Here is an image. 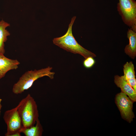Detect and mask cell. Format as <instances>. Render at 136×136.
Segmentation results:
<instances>
[{"label":"cell","mask_w":136,"mask_h":136,"mask_svg":"<svg viewBox=\"0 0 136 136\" xmlns=\"http://www.w3.org/2000/svg\"><path fill=\"white\" fill-rule=\"evenodd\" d=\"M76 18V17L74 16L72 18L67 30L64 35L53 39V44L67 51L75 54H79L85 58L89 57H96L95 54L80 45L74 37L72 27Z\"/></svg>","instance_id":"obj_1"},{"label":"cell","mask_w":136,"mask_h":136,"mask_svg":"<svg viewBox=\"0 0 136 136\" xmlns=\"http://www.w3.org/2000/svg\"><path fill=\"white\" fill-rule=\"evenodd\" d=\"M23 127L28 128L34 126L39 117L36 101L30 94L22 99L17 106Z\"/></svg>","instance_id":"obj_2"},{"label":"cell","mask_w":136,"mask_h":136,"mask_svg":"<svg viewBox=\"0 0 136 136\" xmlns=\"http://www.w3.org/2000/svg\"><path fill=\"white\" fill-rule=\"evenodd\" d=\"M52 68L49 66L39 70L28 71L23 74L13 85L12 91L14 94H21L29 88L36 80L45 76L50 79L54 78V72H51Z\"/></svg>","instance_id":"obj_3"},{"label":"cell","mask_w":136,"mask_h":136,"mask_svg":"<svg viewBox=\"0 0 136 136\" xmlns=\"http://www.w3.org/2000/svg\"><path fill=\"white\" fill-rule=\"evenodd\" d=\"M117 9L124 23L136 31V2L134 0H119Z\"/></svg>","instance_id":"obj_4"},{"label":"cell","mask_w":136,"mask_h":136,"mask_svg":"<svg viewBox=\"0 0 136 136\" xmlns=\"http://www.w3.org/2000/svg\"><path fill=\"white\" fill-rule=\"evenodd\" d=\"M3 118L7 125V131L5 135L6 136H11L14 133L20 132L23 127L17 106L6 111Z\"/></svg>","instance_id":"obj_5"},{"label":"cell","mask_w":136,"mask_h":136,"mask_svg":"<svg viewBox=\"0 0 136 136\" xmlns=\"http://www.w3.org/2000/svg\"><path fill=\"white\" fill-rule=\"evenodd\" d=\"M115 102L122 118L130 123L134 118L132 111L133 102L127 95L121 92L116 95Z\"/></svg>","instance_id":"obj_6"},{"label":"cell","mask_w":136,"mask_h":136,"mask_svg":"<svg viewBox=\"0 0 136 136\" xmlns=\"http://www.w3.org/2000/svg\"><path fill=\"white\" fill-rule=\"evenodd\" d=\"M20 64L17 60L9 58L0 53V79L9 71L17 69Z\"/></svg>","instance_id":"obj_7"},{"label":"cell","mask_w":136,"mask_h":136,"mask_svg":"<svg viewBox=\"0 0 136 136\" xmlns=\"http://www.w3.org/2000/svg\"><path fill=\"white\" fill-rule=\"evenodd\" d=\"M114 82L117 86L121 89V92L127 95L133 102L136 101V93L132 88L121 76L118 75L114 77Z\"/></svg>","instance_id":"obj_8"},{"label":"cell","mask_w":136,"mask_h":136,"mask_svg":"<svg viewBox=\"0 0 136 136\" xmlns=\"http://www.w3.org/2000/svg\"><path fill=\"white\" fill-rule=\"evenodd\" d=\"M127 37L129 44L124 49L125 52L131 58L134 59L136 56V32L131 29H129L127 32Z\"/></svg>","instance_id":"obj_9"},{"label":"cell","mask_w":136,"mask_h":136,"mask_svg":"<svg viewBox=\"0 0 136 136\" xmlns=\"http://www.w3.org/2000/svg\"><path fill=\"white\" fill-rule=\"evenodd\" d=\"M43 131V127L39 119L35 125L28 128L23 127L20 132L24 134L25 136H41Z\"/></svg>","instance_id":"obj_10"},{"label":"cell","mask_w":136,"mask_h":136,"mask_svg":"<svg viewBox=\"0 0 136 136\" xmlns=\"http://www.w3.org/2000/svg\"><path fill=\"white\" fill-rule=\"evenodd\" d=\"M10 24L3 20H0V53L4 54L5 52L4 43L7 40V37L10 35L9 32L6 29Z\"/></svg>","instance_id":"obj_11"},{"label":"cell","mask_w":136,"mask_h":136,"mask_svg":"<svg viewBox=\"0 0 136 136\" xmlns=\"http://www.w3.org/2000/svg\"><path fill=\"white\" fill-rule=\"evenodd\" d=\"M123 70L124 75L121 77L125 80L135 78L134 65L132 61L127 62L123 66Z\"/></svg>","instance_id":"obj_12"},{"label":"cell","mask_w":136,"mask_h":136,"mask_svg":"<svg viewBox=\"0 0 136 136\" xmlns=\"http://www.w3.org/2000/svg\"><path fill=\"white\" fill-rule=\"evenodd\" d=\"M83 62V65L85 67L89 69L92 67L95 63V61L93 57H89L86 58Z\"/></svg>","instance_id":"obj_13"},{"label":"cell","mask_w":136,"mask_h":136,"mask_svg":"<svg viewBox=\"0 0 136 136\" xmlns=\"http://www.w3.org/2000/svg\"><path fill=\"white\" fill-rule=\"evenodd\" d=\"M126 81L132 88L135 92L136 93V79L135 78L130 79Z\"/></svg>","instance_id":"obj_14"},{"label":"cell","mask_w":136,"mask_h":136,"mask_svg":"<svg viewBox=\"0 0 136 136\" xmlns=\"http://www.w3.org/2000/svg\"><path fill=\"white\" fill-rule=\"evenodd\" d=\"M2 101V99L0 98V116L1 115V108L2 107V106L1 104V102Z\"/></svg>","instance_id":"obj_15"}]
</instances>
